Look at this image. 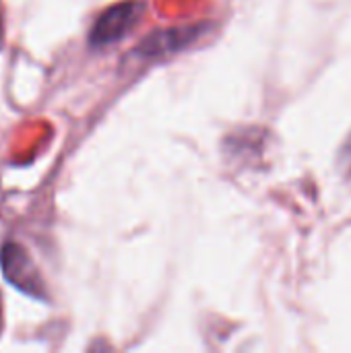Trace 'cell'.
I'll return each mask as SVG.
<instances>
[{
	"label": "cell",
	"instance_id": "2",
	"mask_svg": "<svg viewBox=\"0 0 351 353\" xmlns=\"http://www.w3.org/2000/svg\"><path fill=\"white\" fill-rule=\"evenodd\" d=\"M0 265L6 281H10L17 290L31 298H46L43 296V281L33 267L31 259L19 244H6L0 250Z\"/></svg>",
	"mask_w": 351,
	"mask_h": 353
},
{
	"label": "cell",
	"instance_id": "4",
	"mask_svg": "<svg viewBox=\"0 0 351 353\" xmlns=\"http://www.w3.org/2000/svg\"><path fill=\"white\" fill-rule=\"evenodd\" d=\"M0 29H2V27H0Z\"/></svg>",
	"mask_w": 351,
	"mask_h": 353
},
{
	"label": "cell",
	"instance_id": "3",
	"mask_svg": "<svg viewBox=\"0 0 351 353\" xmlns=\"http://www.w3.org/2000/svg\"><path fill=\"white\" fill-rule=\"evenodd\" d=\"M339 165H341V170H343L345 174H351V134L350 139L345 141L341 153H339Z\"/></svg>",
	"mask_w": 351,
	"mask_h": 353
},
{
	"label": "cell",
	"instance_id": "1",
	"mask_svg": "<svg viewBox=\"0 0 351 353\" xmlns=\"http://www.w3.org/2000/svg\"><path fill=\"white\" fill-rule=\"evenodd\" d=\"M141 12H143V2H139V0H124L120 4L110 6L95 21L91 35H89L91 43L106 46V43H112V41L124 37L134 27V23L141 19Z\"/></svg>",
	"mask_w": 351,
	"mask_h": 353
}]
</instances>
